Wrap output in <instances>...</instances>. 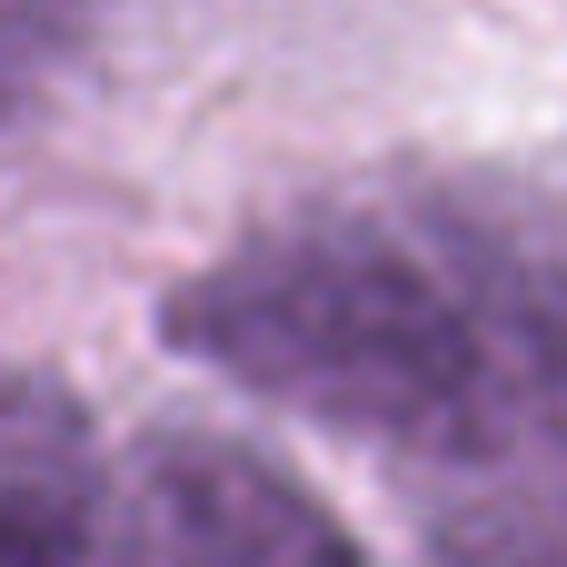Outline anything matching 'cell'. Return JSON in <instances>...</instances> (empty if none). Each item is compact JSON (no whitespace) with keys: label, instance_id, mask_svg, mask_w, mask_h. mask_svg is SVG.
Listing matches in <instances>:
<instances>
[{"label":"cell","instance_id":"1","mask_svg":"<svg viewBox=\"0 0 567 567\" xmlns=\"http://www.w3.org/2000/svg\"><path fill=\"white\" fill-rule=\"evenodd\" d=\"M229 389L419 458H567V159L359 179L259 219L159 309Z\"/></svg>","mask_w":567,"mask_h":567},{"label":"cell","instance_id":"2","mask_svg":"<svg viewBox=\"0 0 567 567\" xmlns=\"http://www.w3.org/2000/svg\"><path fill=\"white\" fill-rule=\"evenodd\" d=\"M110 567H369V558L259 449L209 439V429H159V439H140V458L120 478Z\"/></svg>","mask_w":567,"mask_h":567},{"label":"cell","instance_id":"3","mask_svg":"<svg viewBox=\"0 0 567 567\" xmlns=\"http://www.w3.org/2000/svg\"><path fill=\"white\" fill-rule=\"evenodd\" d=\"M100 458L60 379L0 369V567H90Z\"/></svg>","mask_w":567,"mask_h":567},{"label":"cell","instance_id":"4","mask_svg":"<svg viewBox=\"0 0 567 567\" xmlns=\"http://www.w3.org/2000/svg\"><path fill=\"white\" fill-rule=\"evenodd\" d=\"M100 20H110V0H0V120L30 110Z\"/></svg>","mask_w":567,"mask_h":567},{"label":"cell","instance_id":"5","mask_svg":"<svg viewBox=\"0 0 567 567\" xmlns=\"http://www.w3.org/2000/svg\"><path fill=\"white\" fill-rule=\"evenodd\" d=\"M449 567H567V498L558 508H498L449 528Z\"/></svg>","mask_w":567,"mask_h":567}]
</instances>
